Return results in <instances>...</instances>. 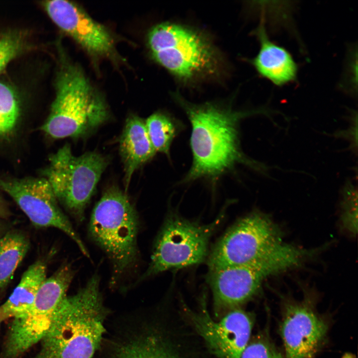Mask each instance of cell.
<instances>
[{"label": "cell", "mask_w": 358, "mask_h": 358, "mask_svg": "<svg viewBox=\"0 0 358 358\" xmlns=\"http://www.w3.org/2000/svg\"><path fill=\"white\" fill-rule=\"evenodd\" d=\"M174 97L191 126L189 144L192 162L183 182L201 179L215 180L239 164L266 174L267 167L244 154L239 135L240 121L259 110L237 111L213 102L193 103L179 94Z\"/></svg>", "instance_id": "6da1fadb"}, {"label": "cell", "mask_w": 358, "mask_h": 358, "mask_svg": "<svg viewBox=\"0 0 358 358\" xmlns=\"http://www.w3.org/2000/svg\"><path fill=\"white\" fill-rule=\"evenodd\" d=\"M99 278L93 275L59 305L34 358H91L105 332Z\"/></svg>", "instance_id": "7a4b0ae2"}, {"label": "cell", "mask_w": 358, "mask_h": 358, "mask_svg": "<svg viewBox=\"0 0 358 358\" xmlns=\"http://www.w3.org/2000/svg\"><path fill=\"white\" fill-rule=\"evenodd\" d=\"M147 44L153 59L182 82L217 78L223 72L217 48L193 28L169 22L158 24L149 32Z\"/></svg>", "instance_id": "3957f363"}, {"label": "cell", "mask_w": 358, "mask_h": 358, "mask_svg": "<svg viewBox=\"0 0 358 358\" xmlns=\"http://www.w3.org/2000/svg\"><path fill=\"white\" fill-rule=\"evenodd\" d=\"M56 91L50 114L41 127L50 137H83L109 119L104 100L75 64L63 63L56 80Z\"/></svg>", "instance_id": "277c9868"}, {"label": "cell", "mask_w": 358, "mask_h": 358, "mask_svg": "<svg viewBox=\"0 0 358 358\" xmlns=\"http://www.w3.org/2000/svg\"><path fill=\"white\" fill-rule=\"evenodd\" d=\"M304 259L300 248L281 243L254 262L209 269L215 306L229 311L238 308L258 293L266 278L299 267Z\"/></svg>", "instance_id": "5b68a950"}, {"label": "cell", "mask_w": 358, "mask_h": 358, "mask_svg": "<svg viewBox=\"0 0 358 358\" xmlns=\"http://www.w3.org/2000/svg\"><path fill=\"white\" fill-rule=\"evenodd\" d=\"M138 224L126 192L117 187L106 190L93 210L90 232L111 259L115 275L124 273L136 261Z\"/></svg>", "instance_id": "8992f818"}, {"label": "cell", "mask_w": 358, "mask_h": 358, "mask_svg": "<svg viewBox=\"0 0 358 358\" xmlns=\"http://www.w3.org/2000/svg\"><path fill=\"white\" fill-rule=\"evenodd\" d=\"M108 160L96 152L76 156L65 144L49 158L43 171L56 198L81 220Z\"/></svg>", "instance_id": "52a82bcc"}, {"label": "cell", "mask_w": 358, "mask_h": 358, "mask_svg": "<svg viewBox=\"0 0 358 358\" xmlns=\"http://www.w3.org/2000/svg\"><path fill=\"white\" fill-rule=\"evenodd\" d=\"M224 216L222 211L213 222L201 225L171 215L158 236L145 276L202 262L207 255L211 236Z\"/></svg>", "instance_id": "ba28073f"}, {"label": "cell", "mask_w": 358, "mask_h": 358, "mask_svg": "<svg viewBox=\"0 0 358 358\" xmlns=\"http://www.w3.org/2000/svg\"><path fill=\"white\" fill-rule=\"evenodd\" d=\"M74 272L71 267H61L42 282L31 308L13 318L5 341L2 358H17L40 342L49 329Z\"/></svg>", "instance_id": "9c48e42d"}, {"label": "cell", "mask_w": 358, "mask_h": 358, "mask_svg": "<svg viewBox=\"0 0 358 358\" xmlns=\"http://www.w3.org/2000/svg\"><path fill=\"white\" fill-rule=\"evenodd\" d=\"M279 227L268 215L254 211L239 219L210 253L209 269L256 261L282 243Z\"/></svg>", "instance_id": "30bf717a"}, {"label": "cell", "mask_w": 358, "mask_h": 358, "mask_svg": "<svg viewBox=\"0 0 358 358\" xmlns=\"http://www.w3.org/2000/svg\"><path fill=\"white\" fill-rule=\"evenodd\" d=\"M181 310L209 353L217 358H241L250 341L253 320L250 314L238 307L215 321L203 304L199 310L185 305Z\"/></svg>", "instance_id": "8fae6325"}, {"label": "cell", "mask_w": 358, "mask_h": 358, "mask_svg": "<svg viewBox=\"0 0 358 358\" xmlns=\"http://www.w3.org/2000/svg\"><path fill=\"white\" fill-rule=\"evenodd\" d=\"M0 189L15 201L33 225L60 229L76 242L84 255L89 257L83 242L59 207L57 199L45 178H0Z\"/></svg>", "instance_id": "7c38bea8"}, {"label": "cell", "mask_w": 358, "mask_h": 358, "mask_svg": "<svg viewBox=\"0 0 358 358\" xmlns=\"http://www.w3.org/2000/svg\"><path fill=\"white\" fill-rule=\"evenodd\" d=\"M328 330L326 321L314 310L307 298L284 303L280 326L285 358H312Z\"/></svg>", "instance_id": "4fadbf2b"}, {"label": "cell", "mask_w": 358, "mask_h": 358, "mask_svg": "<svg viewBox=\"0 0 358 358\" xmlns=\"http://www.w3.org/2000/svg\"><path fill=\"white\" fill-rule=\"evenodd\" d=\"M163 324L123 346L116 358H208L189 329L175 321Z\"/></svg>", "instance_id": "5bb4252c"}, {"label": "cell", "mask_w": 358, "mask_h": 358, "mask_svg": "<svg viewBox=\"0 0 358 358\" xmlns=\"http://www.w3.org/2000/svg\"><path fill=\"white\" fill-rule=\"evenodd\" d=\"M42 5L52 21L90 54L100 57L114 56L110 33L78 5L63 0L45 1Z\"/></svg>", "instance_id": "9a60e30c"}, {"label": "cell", "mask_w": 358, "mask_h": 358, "mask_svg": "<svg viewBox=\"0 0 358 358\" xmlns=\"http://www.w3.org/2000/svg\"><path fill=\"white\" fill-rule=\"evenodd\" d=\"M260 47L258 54L250 60L258 74L277 86L294 82L298 66L290 52L270 40L263 24L256 31Z\"/></svg>", "instance_id": "2e32d148"}, {"label": "cell", "mask_w": 358, "mask_h": 358, "mask_svg": "<svg viewBox=\"0 0 358 358\" xmlns=\"http://www.w3.org/2000/svg\"><path fill=\"white\" fill-rule=\"evenodd\" d=\"M119 143L126 192L134 172L151 160L156 152L149 137L145 121L135 115H130L126 119Z\"/></svg>", "instance_id": "e0dca14e"}, {"label": "cell", "mask_w": 358, "mask_h": 358, "mask_svg": "<svg viewBox=\"0 0 358 358\" xmlns=\"http://www.w3.org/2000/svg\"><path fill=\"white\" fill-rule=\"evenodd\" d=\"M46 278V266L41 261L30 266L7 300L0 307V319L20 316L32 306L38 290Z\"/></svg>", "instance_id": "ac0fdd59"}, {"label": "cell", "mask_w": 358, "mask_h": 358, "mask_svg": "<svg viewBox=\"0 0 358 358\" xmlns=\"http://www.w3.org/2000/svg\"><path fill=\"white\" fill-rule=\"evenodd\" d=\"M29 248V243L21 233L7 232L0 239V289L9 282Z\"/></svg>", "instance_id": "d6986e66"}, {"label": "cell", "mask_w": 358, "mask_h": 358, "mask_svg": "<svg viewBox=\"0 0 358 358\" xmlns=\"http://www.w3.org/2000/svg\"><path fill=\"white\" fill-rule=\"evenodd\" d=\"M147 132L156 152L170 156L172 143L180 131L181 124L171 116L156 112L145 121Z\"/></svg>", "instance_id": "ffe728a7"}, {"label": "cell", "mask_w": 358, "mask_h": 358, "mask_svg": "<svg viewBox=\"0 0 358 358\" xmlns=\"http://www.w3.org/2000/svg\"><path fill=\"white\" fill-rule=\"evenodd\" d=\"M20 116V104L14 90L0 82V142L8 139L16 130Z\"/></svg>", "instance_id": "44dd1931"}, {"label": "cell", "mask_w": 358, "mask_h": 358, "mask_svg": "<svg viewBox=\"0 0 358 358\" xmlns=\"http://www.w3.org/2000/svg\"><path fill=\"white\" fill-rule=\"evenodd\" d=\"M341 223L343 229L355 235L358 230V189L352 181L347 179L342 190Z\"/></svg>", "instance_id": "7402d4cb"}, {"label": "cell", "mask_w": 358, "mask_h": 358, "mask_svg": "<svg viewBox=\"0 0 358 358\" xmlns=\"http://www.w3.org/2000/svg\"><path fill=\"white\" fill-rule=\"evenodd\" d=\"M241 358H284L267 335H257L244 351Z\"/></svg>", "instance_id": "603a6c76"}, {"label": "cell", "mask_w": 358, "mask_h": 358, "mask_svg": "<svg viewBox=\"0 0 358 358\" xmlns=\"http://www.w3.org/2000/svg\"><path fill=\"white\" fill-rule=\"evenodd\" d=\"M23 47V40L15 34H0V73L18 55Z\"/></svg>", "instance_id": "cb8c5ba5"}, {"label": "cell", "mask_w": 358, "mask_h": 358, "mask_svg": "<svg viewBox=\"0 0 358 358\" xmlns=\"http://www.w3.org/2000/svg\"><path fill=\"white\" fill-rule=\"evenodd\" d=\"M352 123L346 130L339 131L334 134V136L337 138H342L348 140L350 142V148L355 152H357L358 147V119L357 116H353L351 119Z\"/></svg>", "instance_id": "d4e9b609"}]
</instances>
